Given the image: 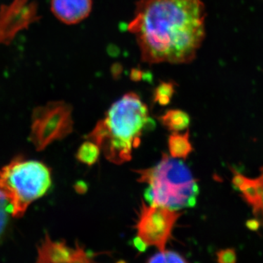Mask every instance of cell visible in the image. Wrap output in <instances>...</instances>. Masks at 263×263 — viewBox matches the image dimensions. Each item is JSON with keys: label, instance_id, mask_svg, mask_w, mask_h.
<instances>
[{"label": "cell", "instance_id": "1", "mask_svg": "<svg viewBox=\"0 0 263 263\" xmlns=\"http://www.w3.org/2000/svg\"><path fill=\"white\" fill-rule=\"evenodd\" d=\"M202 0H139L128 30L148 65L193 62L205 38Z\"/></svg>", "mask_w": 263, "mask_h": 263}, {"label": "cell", "instance_id": "2", "mask_svg": "<svg viewBox=\"0 0 263 263\" xmlns=\"http://www.w3.org/2000/svg\"><path fill=\"white\" fill-rule=\"evenodd\" d=\"M135 172L139 182L148 185L144 196L149 205L178 211L196 205L199 194L197 180L179 159L164 153L154 167Z\"/></svg>", "mask_w": 263, "mask_h": 263}, {"label": "cell", "instance_id": "3", "mask_svg": "<svg viewBox=\"0 0 263 263\" xmlns=\"http://www.w3.org/2000/svg\"><path fill=\"white\" fill-rule=\"evenodd\" d=\"M52 186L51 169L43 162L17 156L0 169V198L13 217H22Z\"/></svg>", "mask_w": 263, "mask_h": 263}, {"label": "cell", "instance_id": "4", "mask_svg": "<svg viewBox=\"0 0 263 263\" xmlns=\"http://www.w3.org/2000/svg\"><path fill=\"white\" fill-rule=\"evenodd\" d=\"M152 124L146 104L136 93L128 92L110 106L86 137L91 141H117L133 149L140 146L143 133Z\"/></svg>", "mask_w": 263, "mask_h": 263}, {"label": "cell", "instance_id": "5", "mask_svg": "<svg viewBox=\"0 0 263 263\" xmlns=\"http://www.w3.org/2000/svg\"><path fill=\"white\" fill-rule=\"evenodd\" d=\"M72 107L64 101L50 102L33 111L29 140L37 151L68 136L73 131Z\"/></svg>", "mask_w": 263, "mask_h": 263}, {"label": "cell", "instance_id": "6", "mask_svg": "<svg viewBox=\"0 0 263 263\" xmlns=\"http://www.w3.org/2000/svg\"><path fill=\"white\" fill-rule=\"evenodd\" d=\"M183 213L163 206L146 205L142 201L135 228L137 236L147 247H155L165 250L167 242L172 237L173 230Z\"/></svg>", "mask_w": 263, "mask_h": 263}, {"label": "cell", "instance_id": "7", "mask_svg": "<svg viewBox=\"0 0 263 263\" xmlns=\"http://www.w3.org/2000/svg\"><path fill=\"white\" fill-rule=\"evenodd\" d=\"M96 254L85 250L78 242L70 247L65 241H52L46 235L39 249L37 263H98Z\"/></svg>", "mask_w": 263, "mask_h": 263}, {"label": "cell", "instance_id": "8", "mask_svg": "<svg viewBox=\"0 0 263 263\" xmlns=\"http://www.w3.org/2000/svg\"><path fill=\"white\" fill-rule=\"evenodd\" d=\"M27 0H15L0 11V43H6L15 33L34 22L37 17L36 5H27Z\"/></svg>", "mask_w": 263, "mask_h": 263}, {"label": "cell", "instance_id": "9", "mask_svg": "<svg viewBox=\"0 0 263 263\" xmlns=\"http://www.w3.org/2000/svg\"><path fill=\"white\" fill-rule=\"evenodd\" d=\"M92 5V0H51V10L62 23L72 25L87 18Z\"/></svg>", "mask_w": 263, "mask_h": 263}, {"label": "cell", "instance_id": "10", "mask_svg": "<svg viewBox=\"0 0 263 263\" xmlns=\"http://www.w3.org/2000/svg\"><path fill=\"white\" fill-rule=\"evenodd\" d=\"M190 131L181 134L173 133L169 136L167 146L171 157L181 160H186L194 151L193 145L190 139Z\"/></svg>", "mask_w": 263, "mask_h": 263}, {"label": "cell", "instance_id": "11", "mask_svg": "<svg viewBox=\"0 0 263 263\" xmlns=\"http://www.w3.org/2000/svg\"><path fill=\"white\" fill-rule=\"evenodd\" d=\"M161 124L172 133L188 129L191 123V118L186 112L179 109H171L158 117Z\"/></svg>", "mask_w": 263, "mask_h": 263}, {"label": "cell", "instance_id": "12", "mask_svg": "<svg viewBox=\"0 0 263 263\" xmlns=\"http://www.w3.org/2000/svg\"><path fill=\"white\" fill-rule=\"evenodd\" d=\"M100 147L91 141H85L81 145L76 152V157L81 163L88 166L94 165L100 155Z\"/></svg>", "mask_w": 263, "mask_h": 263}, {"label": "cell", "instance_id": "13", "mask_svg": "<svg viewBox=\"0 0 263 263\" xmlns=\"http://www.w3.org/2000/svg\"><path fill=\"white\" fill-rule=\"evenodd\" d=\"M175 86L174 82H161L154 91L153 101L161 106L168 105L176 91Z\"/></svg>", "mask_w": 263, "mask_h": 263}, {"label": "cell", "instance_id": "14", "mask_svg": "<svg viewBox=\"0 0 263 263\" xmlns=\"http://www.w3.org/2000/svg\"><path fill=\"white\" fill-rule=\"evenodd\" d=\"M146 263H190L181 254L174 251H160L148 259Z\"/></svg>", "mask_w": 263, "mask_h": 263}, {"label": "cell", "instance_id": "15", "mask_svg": "<svg viewBox=\"0 0 263 263\" xmlns=\"http://www.w3.org/2000/svg\"><path fill=\"white\" fill-rule=\"evenodd\" d=\"M241 197L248 205L253 209L257 206L259 201V183L257 178L251 179L250 181L240 191Z\"/></svg>", "mask_w": 263, "mask_h": 263}, {"label": "cell", "instance_id": "16", "mask_svg": "<svg viewBox=\"0 0 263 263\" xmlns=\"http://www.w3.org/2000/svg\"><path fill=\"white\" fill-rule=\"evenodd\" d=\"M10 213L8 203L0 198V245L5 240L9 230Z\"/></svg>", "mask_w": 263, "mask_h": 263}, {"label": "cell", "instance_id": "17", "mask_svg": "<svg viewBox=\"0 0 263 263\" xmlns=\"http://www.w3.org/2000/svg\"><path fill=\"white\" fill-rule=\"evenodd\" d=\"M259 183V201L257 206L252 209L254 217L260 221L263 228V166L260 168V175L257 177Z\"/></svg>", "mask_w": 263, "mask_h": 263}, {"label": "cell", "instance_id": "18", "mask_svg": "<svg viewBox=\"0 0 263 263\" xmlns=\"http://www.w3.org/2000/svg\"><path fill=\"white\" fill-rule=\"evenodd\" d=\"M217 263H237V254L233 248L221 249L216 253Z\"/></svg>", "mask_w": 263, "mask_h": 263}, {"label": "cell", "instance_id": "19", "mask_svg": "<svg viewBox=\"0 0 263 263\" xmlns=\"http://www.w3.org/2000/svg\"><path fill=\"white\" fill-rule=\"evenodd\" d=\"M232 173H233V179H232V184L233 188L238 191H241L243 188L247 186L250 181L251 179L247 178V176H243L238 171L231 168Z\"/></svg>", "mask_w": 263, "mask_h": 263}, {"label": "cell", "instance_id": "20", "mask_svg": "<svg viewBox=\"0 0 263 263\" xmlns=\"http://www.w3.org/2000/svg\"><path fill=\"white\" fill-rule=\"evenodd\" d=\"M246 226H247L249 230H252V231H257V230L260 228V227H262V224H261L260 221L258 219L254 217V219H249V220L247 221Z\"/></svg>", "mask_w": 263, "mask_h": 263}, {"label": "cell", "instance_id": "21", "mask_svg": "<svg viewBox=\"0 0 263 263\" xmlns=\"http://www.w3.org/2000/svg\"><path fill=\"white\" fill-rule=\"evenodd\" d=\"M133 242H134L135 247H136V248L138 249L139 252H145L146 249L148 248L146 243H145L141 238H138V236L133 240Z\"/></svg>", "mask_w": 263, "mask_h": 263}, {"label": "cell", "instance_id": "22", "mask_svg": "<svg viewBox=\"0 0 263 263\" xmlns=\"http://www.w3.org/2000/svg\"><path fill=\"white\" fill-rule=\"evenodd\" d=\"M76 190L78 193H84L87 190V186L84 182H79L76 183Z\"/></svg>", "mask_w": 263, "mask_h": 263}, {"label": "cell", "instance_id": "23", "mask_svg": "<svg viewBox=\"0 0 263 263\" xmlns=\"http://www.w3.org/2000/svg\"><path fill=\"white\" fill-rule=\"evenodd\" d=\"M117 263H126V262H124V261L121 260V261H119V262H118Z\"/></svg>", "mask_w": 263, "mask_h": 263}]
</instances>
